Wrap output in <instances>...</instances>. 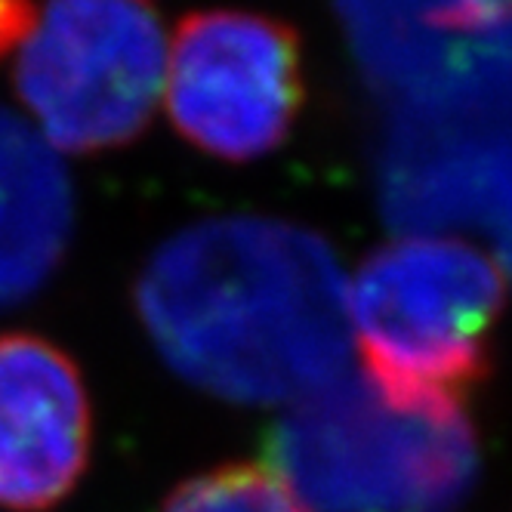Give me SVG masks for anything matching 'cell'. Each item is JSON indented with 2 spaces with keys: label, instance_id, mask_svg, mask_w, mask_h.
<instances>
[{
  "label": "cell",
  "instance_id": "obj_8",
  "mask_svg": "<svg viewBox=\"0 0 512 512\" xmlns=\"http://www.w3.org/2000/svg\"><path fill=\"white\" fill-rule=\"evenodd\" d=\"M75 201L53 145L0 105V306L28 300L62 260Z\"/></svg>",
  "mask_w": 512,
  "mask_h": 512
},
{
  "label": "cell",
  "instance_id": "obj_10",
  "mask_svg": "<svg viewBox=\"0 0 512 512\" xmlns=\"http://www.w3.org/2000/svg\"><path fill=\"white\" fill-rule=\"evenodd\" d=\"M34 19H38L34 0H0V59L22 47L28 31L34 28Z\"/></svg>",
  "mask_w": 512,
  "mask_h": 512
},
{
  "label": "cell",
  "instance_id": "obj_5",
  "mask_svg": "<svg viewBox=\"0 0 512 512\" xmlns=\"http://www.w3.org/2000/svg\"><path fill=\"white\" fill-rule=\"evenodd\" d=\"M164 102L173 127L207 155L275 152L303 105L297 31L244 10L186 16L167 47Z\"/></svg>",
  "mask_w": 512,
  "mask_h": 512
},
{
  "label": "cell",
  "instance_id": "obj_2",
  "mask_svg": "<svg viewBox=\"0 0 512 512\" xmlns=\"http://www.w3.org/2000/svg\"><path fill=\"white\" fill-rule=\"evenodd\" d=\"M266 460L306 512H435L469 491L479 451L457 398L343 371L272 426Z\"/></svg>",
  "mask_w": 512,
  "mask_h": 512
},
{
  "label": "cell",
  "instance_id": "obj_1",
  "mask_svg": "<svg viewBox=\"0 0 512 512\" xmlns=\"http://www.w3.org/2000/svg\"><path fill=\"white\" fill-rule=\"evenodd\" d=\"M136 309L182 380L244 405L300 401L352 352L337 253L272 216H213L167 238L139 275Z\"/></svg>",
  "mask_w": 512,
  "mask_h": 512
},
{
  "label": "cell",
  "instance_id": "obj_6",
  "mask_svg": "<svg viewBox=\"0 0 512 512\" xmlns=\"http://www.w3.org/2000/svg\"><path fill=\"white\" fill-rule=\"evenodd\" d=\"M87 454L90 401L75 361L41 337H0V506H53Z\"/></svg>",
  "mask_w": 512,
  "mask_h": 512
},
{
  "label": "cell",
  "instance_id": "obj_9",
  "mask_svg": "<svg viewBox=\"0 0 512 512\" xmlns=\"http://www.w3.org/2000/svg\"><path fill=\"white\" fill-rule=\"evenodd\" d=\"M161 512H306L278 475L253 463L219 466L182 482Z\"/></svg>",
  "mask_w": 512,
  "mask_h": 512
},
{
  "label": "cell",
  "instance_id": "obj_3",
  "mask_svg": "<svg viewBox=\"0 0 512 512\" xmlns=\"http://www.w3.org/2000/svg\"><path fill=\"white\" fill-rule=\"evenodd\" d=\"M503 269L460 238L411 235L374 250L349 284L364 371L392 392L457 398L491 364Z\"/></svg>",
  "mask_w": 512,
  "mask_h": 512
},
{
  "label": "cell",
  "instance_id": "obj_7",
  "mask_svg": "<svg viewBox=\"0 0 512 512\" xmlns=\"http://www.w3.org/2000/svg\"><path fill=\"white\" fill-rule=\"evenodd\" d=\"M358 65L380 93L408 99L463 44L512 13V0H334Z\"/></svg>",
  "mask_w": 512,
  "mask_h": 512
},
{
  "label": "cell",
  "instance_id": "obj_4",
  "mask_svg": "<svg viewBox=\"0 0 512 512\" xmlns=\"http://www.w3.org/2000/svg\"><path fill=\"white\" fill-rule=\"evenodd\" d=\"M164 71V28L139 0H47L19 47L16 90L53 149L90 155L145 130Z\"/></svg>",
  "mask_w": 512,
  "mask_h": 512
}]
</instances>
